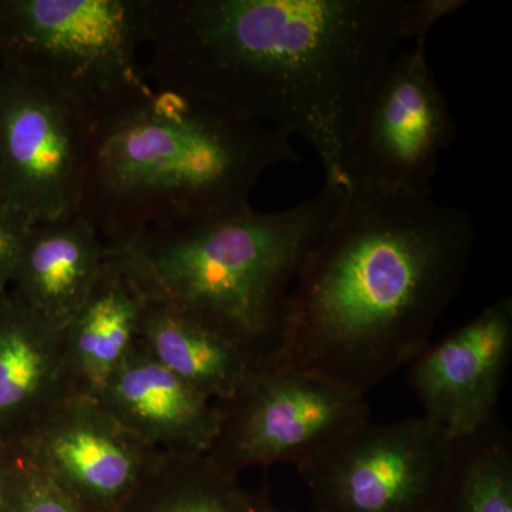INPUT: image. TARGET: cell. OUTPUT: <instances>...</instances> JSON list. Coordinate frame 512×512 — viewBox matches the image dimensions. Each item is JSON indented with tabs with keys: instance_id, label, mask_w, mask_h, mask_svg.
Segmentation results:
<instances>
[{
	"instance_id": "10",
	"label": "cell",
	"mask_w": 512,
	"mask_h": 512,
	"mask_svg": "<svg viewBox=\"0 0 512 512\" xmlns=\"http://www.w3.org/2000/svg\"><path fill=\"white\" fill-rule=\"evenodd\" d=\"M10 444L86 512H119L160 454L121 426L97 396L76 386Z\"/></svg>"
},
{
	"instance_id": "23",
	"label": "cell",
	"mask_w": 512,
	"mask_h": 512,
	"mask_svg": "<svg viewBox=\"0 0 512 512\" xmlns=\"http://www.w3.org/2000/svg\"><path fill=\"white\" fill-rule=\"evenodd\" d=\"M268 512H289V511L281 510V508L276 507V505L274 503H272V501H269Z\"/></svg>"
},
{
	"instance_id": "22",
	"label": "cell",
	"mask_w": 512,
	"mask_h": 512,
	"mask_svg": "<svg viewBox=\"0 0 512 512\" xmlns=\"http://www.w3.org/2000/svg\"><path fill=\"white\" fill-rule=\"evenodd\" d=\"M2 451L3 444L0 443V512H2Z\"/></svg>"
},
{
	"instance_id": "15",
	"label": "cell",
	"mask_w": 512,
	"mask_h": 512,
	"mask_svg": "<svg viewBox=\"0 0 512 512\" xmlns=\"http://www.w3.org/2000/svg\"><path fill=\"white\" fill-rule=\"evenodd\" d=\"M63 332L0 295V443H15L50 403L73 387Z\"/></svg>"
},
{
	"instance_id": "19",
	"label": "cell",
	"mask_w": 512,
	"mask_h": 512,
	"mask_svg": "<svg viewBox=\"0 0 512 512\" xmlns=\"http://www.w3.org/2000/svg\"><path fill=\"white\" fill-rule=\"evenodd\" d=\"M2 512H86L15 444L2 451Z\"/></svg>"
},
{
	"instance_id": "13",
	"label": "cell",
	"mask_w": 512,
	"mask_h": 512,
	"mask_svg": "<svg viewBox=\"0 0 512 512\" xmlns=\"http://www.w3.org/2000/svg\"><path fill=\"white\" fill-rule=\"evenodd\" d=\"M106 242L82 215L30 224L12 276L13 298L60 332L92 292Z\"/></svg>"
},
{
	"instance_id": "8",
	"label": "cell",
	"mask_w": 512,
	"mask_h": 512,
	"mask_svg": "<svg viewBox=\"0 0 512 512\" xmlns=\"http://www.w3.org/2000/svg\"><path fill=\"white\" fill-rule=\"evenodd\" d=\"M97 114L53 84L0 76V195L30 224L76 214Z\"/></svg>"
},
{
	"instance_id": "21",
	"label": "cell",
	"mask_w": 512,
	"mask_h": 512,
	"mask_svg": "<svg viewBox=\"0 0 512 512\" xmlns=\"http://www.w3.org/2000/svg\"><path fill=\"white\" fill-rule=\"evenodd\" d=\"M30 222L6 205H0V295L12 281Z\"/></svg>"
},
{
	"instance_id": "16",
	"label": "cell",
	"mask_w": 512,
	"mask_h": 512,
	"mask_svg": "<svg viewBox=\"0 0 512 512\" xmlns=\"http://www.w3.org/2000/svg\"><path fill=\"white\" fill-rule=\"evenodd\" d=\"M138 340L161 365L215 403L234 397L269 366L191 313L148 296Z\"/></svg>"
},
{
	"instance_id": "12",
	"label": "cell",
	"mask_w": 512,
	"mask_h": 512,
	"mask_svg": "<svg viewBox=\"0 0 512 512\" xmlns=\"http://www.w3.org/2000/svg\"><path fill=\"white\" fill-rule=\"evenodd\" d=\"M97 399L121 426L160 453L207 454L217 436V403L161 365L140 340Z\"/></svg>"
},
{
	"instance_id": "14",
	"label": "cell",
	"mask_w": 512,
	"mask_h": 512,
	"mask_svg": "<svg viewBox=\"0 0 512 512\" xmlns=\"http://www.w3.org/2000/svg\"><path fill=\"white\" fill-rule=\"evenodd\" d=\"M146 301L126 259L107 248L92 292L63 330L64 360L74 386L99 394L136 345Z\"/></svg>"
},
{
	"instance_id": "1",
	"label": "cell",
	"mask_w": 512,
	"mask_h": 512,
	"mask_svg": "<svg viewBox=\"0 0 512 512\" xmlns=\"http://www.w3.org/2000/svg\"><path fill=\"white\" fill-rule=\"evenodd\" d=\"M406 0H147L144 72L315 151L346 190L360 103L404 42Z\"/></svg>"
},
{
	"instance_id": "3",
	"label": "cell",
	"mask_w": 512,
	"mask_h": 512,
	"mask_svg": "<svg viewBox=\"0 0 512 512\" xmlns=\"http://www.w3.org/2000/svg\"><path fill=\"white\" fill-rule=\"evenodd\" d=\"M292 138L220 104L154 87L99 117L76 214L107 248L248 207Z\"/></svg>"
},
{
	"instance_id": "24",
	"label": "cell",
	"mask_w": 512,
	"mask_h": 512,
	"mask_svg": "<svg viewBox=\"0 0 512 512\" xmlns=\"http://www.w3.org/2000/svg\"><path fill=\"white\" fill-rule=\"evenodd\" d=\"M0 205H3V202H2V195H0Z\"/></svg>"
},
{
	"instance_id": "9",
	"label": "cell",
	"mask_w": 512,
	"mask_h": 512,
	"mask_svg": "<svg viewBox=\"0 0 512 512\" xmlns=\"http://www.w3.org/2000/svg\"><path fill=\"white\" fill-rule=\"evenodd\" d=\"M217 406L220 423L207 456L235 476L251 467L299 463L372 414L365 397L272 366Z\"/></svg>"
},
{
	"instance_id": "17",
	"label": "cell",
	"mask_w": 512,
	"mask_h": 512,
	"mask_svg": "<svg viewBox=\"0 0 512 512\" xmlns=\"http://www.w3.org/2000/svg\"><path fill=\"white\" fill-rule=\"evenodd\" d=\"M269 501L207 454L160 453L119 512H268Z\"/></svg>"
},
{
	"instance_id": "7",
	"label": "cell",
	"mask_w": 512,
	"mask_h": 512,
	"mask_svg": "<svg viewBox=\"0 0 512 512\" xmlns=\"http://www.w3.org/2000/svg\"><path fill=\"white\" fill-rule=\"evenodd\" d=\"M453 441L423 416L369 419L295 466L313 512H439Z\"/></svg>"
},
{
	"instance_id": "20",
	"label": "cell",
	"mask_w": 512,
	"mask_h": 512,
	"mask_svg": "<svg viewBox=\"0 0 512 512\" xmlns=\"http://www.w3.org/2000/svg\"><path fill=\"white\" fill-rule=\"evenodd\" d=\"M466 0H406L403 10V40H427L440 20L466 8Z\"/></svg>"
},
{
	"instance_id": "6",
	"label": "cell",
	"mask_w": 512,
	"mask_h": 512,
	"mask_svg": "<svg viewBox=\"0 0 512 512\" xmlns=\"http://www.w3.org/2000/svg\"><path fill=\"white\" fill-rule=\"evenodd\" d=\"M457 124L427 59V40L397 52L360 103L343 151L346 190L433 195Z\"/></svg>"
},
{
	"instance_id": "4",
	"label": "cell",
	"mask_w": 512,
	"mask_h": 512,
	"mask_svg": "<svg viewBox=\"0 0 512 512\" xmlns=\"http://www.w3.org/2000/svg\"><path fill=\"white\" fill-rule=\"evenodd\" d=\"M345 194L325 183L286 210L248 205L109 249L123 255L148 298L191 313L271 365L299 269Z\"/></svg>"
},
{
	"instance_id": "18",
	"label": "cell",
	"mask_w": 512,
	"mask_h": 512,
	"mask_svg": "<svg viewBox=\"0 0 512 512\" xmlns=\"http://www.w3.org/2000/svg\"><path fill=\"white\" fill-rule=\"evenodd\" d=\"M439 512H512V437L500 417L454 439Z\"/></svg>"
},
{
	"instance_id": "2",
	"label": "cell",
	"mask_w": 512,
	"mask_h": 512,
	"mask_svg": "<svg viewBox=\"0 0 512 512\" xmlns=\"http://www.w3.org/2000/svg\"><path fill=\"white\" fill-rule=\"evenodd\" d=\"M476 239L471 215L433 195L346 190L299 269L269 366L365 397L429 345Z\"/></svg>"
},
{
	"instance_id": "11",
	"label": "cell",
	"mask_w": 512,
	"mask_h": 512,
	"mask_svg": "<svg viewBox=\"0 0 512 512\" xmlns=\"http://www.w3.org/2000/svg\"><path fill=\"white\" fill-rule=\"evenodd\" d=\"M511 356L512 299L503 296L410 362L409 383L423 417L453 439L483 429L498 416Z\"/></svg>"
},
{
	"instance_id": "5",
	"label": "cell",
	"mask_w": 512,
	"mask_h": 512,
	"mask_svg": "<svg viewBox=\"0 0 512 512\" xmlns=\"http://www.w3.org/2000/svg\"><path fill=\"white\" fill-rule=\"evenodd\" d=\"M147 0H15L0 5L9 67L32 74L103 116L153 89L138 50Z\"/></svg>"
}]
</instances>
